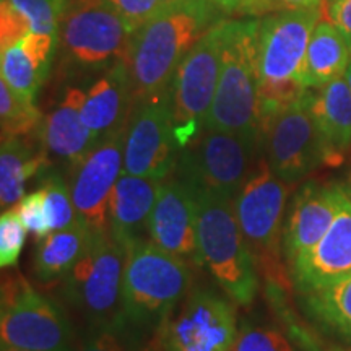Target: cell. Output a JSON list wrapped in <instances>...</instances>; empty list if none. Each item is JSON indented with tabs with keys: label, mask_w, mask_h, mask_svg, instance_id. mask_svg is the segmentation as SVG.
I'll return each instance as SVG.
<instances>
[{
	"label": "cell",
	"mask_w": 351,
	"mask_h": 351,
	"mask_svg": "<svg viewBox=\"0 0 351 351\" xmlns=\"http://www.w3.org/2000/svg\"><path fill=\"white\" fill-rule=\"evenodd\" d=\"M225 15L212 0H179L138 26L125 57L135 103L168 91L187 52Z\"/></svg>",
	"instance_id": "6da1fadb"
},
{
	"label": "cell",
	"mask_w": 351,
	"mask_h": 351,
	"mask_svg": "<svg viewBox=\"0 0 351 351\" xmlns=\"http://www.w3.org/2000/svg\"><path fill=\"white\" fill-rule=\"evenodd\" d=\"M350 62L351 38L332 21L320 20L306 52L304 85L307 90H319L345 77Z\"/></svg>",
	"instance_id": "cb8c5ba5"
},
{
	"label": "cell",
	"mask_w": 351,
	"mask_h": 351,
	"mask_svg": "<svg viewBox=\"0 0 351 351\" xmlns=\"http://www.w3.org/2000/svg\"><path fill=\"white\" fill-rule=\"evenodd\" d=\"M326 351H351V348H330V350H326Z\"/></svg>",
	"instance_id": "ee69618b"
},
{
	"label": "cell",
	"mask_w": 351,
	"mask_h": 351,
	"mask_svg": "<svg viewBox=\"0 0 351 351\" xmlns=\"http://www.w3.org/2000/svg\"><path fill=\"white\" fill-rule=\"evenodd\" d=\"M2 351H29V350H21V348H12V346H2Z\"/></svg>",
	"instance_id": "b9f144b4"
},
{
	"label": "cell",
	"mask_w": 351,
	"mask_h": 351,
	"mask_svg": "<svg viewBox=\"0 0 351 351\" xmlns=\"http://www.w3.org/2000/svg\"><path fill=\"white\" fill-rule=\"evenodd\" d=\"M158 351H161V350H160V348H158Z\"/></svg>",
	"instance_id": "f6af8a7d"
},
{
	"label": "cell",
	"mask_w": 351,
	"mask_h": 351,
	"mask_svg": "<svg viewBox=\"0 0 351 351\" xmlns=\"http://www.w3.org/2000/svg\"><path fill=\"white\" fill-rule=\"evenodd\" d=\"M0 340L2 346L29 351L78 348L65 311L36 291L20 271H8L2 278Z\"/></svg>",
	"instance_id": "ba28073f"
},
{
	"label": "cell",
	"mask_w": 351,
	"mask_h": 351,
	"mask_svg": "<svg viewBox=\"0 0 351 351\" xmlns=\"http://www.w3.org/2000/svg\"><path fill=\"white\" fill-rule=\"evenodd\" d=\"M261 20H230L221 72L204 129L261 137L257 38Z\"/></svg>",
	"instance_id": "5b68a950"
},
{
	"label": "cell",
	"mask_w": 351,
	"mask_h": 351,
	"mask_svg": "<svg viewBox=\"0 0 351 351\" xmlns=\"http://www.w3.org/2000/svg\"><path fill=\"white\" fill-rule=\"evenodd\" d=\"M288 186L271 171L267 158L261 155L234 197V212L249 247L261 265L269 263L276 271L280 270L276 262L283 239Z\"/></svg>",
	"instance_id": "4fadbf2b"
},
{
	"label": "cell",
	"mask_w": 351,
	"mask_h": 351,
	"mask_svg": "<svg viewBox=\"0 0 351 351\" xmlns=\"http://www.w3.org/2000/svg\"><path fill=\"white\" fill-rule=\"evenodd\" d=\"M171 88L135 103L124 137V173L165 181L179 160Z\"/></svg>",
	"instance_id": "5bb4252c"
},
{
	"label": "cell",
	"mask_w": 351,
	"mask_h": 351,
	"mask_svg": "<svg viewBox=\"0 0 351 351\" xmlns=\"http://www.w3.org/2000/svg\"><path fill=\"white\" fill-rule=\"evenodd\" d=\"M194 274L187 261L140 241L127 249L122 280V313L130 328H160L171 311L189 295Z\"/></svg>",
	"instance_id": "3957f363"
},
{
	"label": "cell",
	"mask_w": 351,
	"mask_h": 351,
	"mask_svg": "<svg viewBox=\"0 0 351 351\" xmlns=\"http://www.w3.org/2000/svg\"><path fill=\"white\" fill-rule=\"evenodd\" d=\"M226 15H262V0H212Z\"/></svg>",
	"instance_id": "74e56055"
},
{
	"label": "cell",
	"mask_w": 351,
	"mask_h": 351,
	"mask_svg": "<svg viewBox=\"0 0 351 351\" xmlns=\"http://www.w3.org/2000/svg\"><path fill=\"white\" fill-rule=\"evenodd\" d=\"M134 32L104 0H67L57 41L75 67L106 70L125 60Z\"/></svg>",
	"instance_id": "9c48e42d"
},
{
	"label": "cell",
	"mask_w": 351,
	"mask_h": 351,
	"mask_svg": "<svg viewBox=\"0 0 351 351\" xmlns=\"http://www.w3.org/2000/svg\"><path fill=\"white\" fill-rule=\"evenodd\" d=\"M346 197L343 186L309 181L293 197L283 223V254L291 263L324 238Z\"/></svg>",
	"instance_id": "e0dca14e"
},
{
	"label": "cell",
	"mask_w": 351,
	"mask_h": 351,
	"mask_svg": "<svg viewBox=\"0 0 351 351\" xmlns=\"http://www.w3.org/2000/svg\"><path fill=\"white\" fill-rule=\"evenodd\" d=\"M125 129L99 140L93 150L70 169V192L78 219L95 232L109 231V202L124 171Z\"/></svg>",
	"instance_id": "9a60e30c"
},
{
	"label": "cell",
	"mask_w": 351,
	"mask_h": 351,
	"mask_svg": "<svg viewBox=\"0 0 351 351\" xmlns=\"http://www.w3.org/2000/svg\"><path fill=\"white\" fill-rule=\"evenodd\" d=\"M228 23L230 20L225 19L205 32L184 57L174 75L171 101L176 138L181 150L204 129L212 108L228 39Z\"/></svg>",
	"instance_id": "30bf717a"
},
{
	"label": "cell",
	"mask_w": 351,
	"mask_h": 351,
	"mask_svg": "<svg viewBox=\"0 0 351 351\" xmlns=\"http://www.w3.org/2000/svg\"><path fill=\"white\" fill-rule=\"evenodd\" d=\"M26 228L15 208L3 210L0 217V267L12 269L19 262L26 239Z\"/></svg>",
	"instance_id": "4dcf8cb0"
},
{
	"label": "cell",
	"mask_w": 351,
	"mask_h": 351,
	"mask_svg": "<svg viewBox=\"0 0 351 351\" xmlns=\"http://www.w3.org/2000/svg\"><path fill=\"white\" fill-rule=\"evenodd\" d=\"M104 2L119 13L134 29L150 20L165 5L160 0H104Z\"/></svg>",
	"instance_id": "d590c367"
},
{
	"label": "cell",
	"mask_w": 351,
	"mask_h": 351,
	"mask_svg": "<svg viewBox=\"0 0 351 351\" xmlns=\"http://www.w3.org/2000/svg\"><path fill=\"white\" fill-rule=\"evenodd\" d=\"M343 189H345L346 195H348L350 200H351V171H350V174L346 176V181H345V184H343Z\"/></svg>",
	"instance_id": "ab89813d"
},
{
	"label": "cell",
	"mask_w": 351,
	"mask_h": 351,
	"mask_svg": "<svg viewBox=\"0 0 351 351\" xmlns=\"http://www.w3.org/2000/svg\"><path fill=\"white\" fill-rule=\"evenodd\" d=\"M46 192L41 187L32 194L23 195L15 204V210L19 212L21 221L26 230L36 238V241H43L52 231L49 217L46 210Z\"/></svg>",
	"instance_id": "836d02e7"
},
{
	"label": "cell",
	"mask_w": 351,
	"mask_h": 351,
	"mask_svg": "<svg viewBox=\"0 0 351 351\" xmlns=\"http://www.w3.org/2000/svg\"><path fill=\"white\" fill-rule=\"evenodd\" d=\"M57 36L29 33L0 54L2 80L20 95L34 103L38 91L49 72Z\"/></svg>",
	"instance_id": "603a6c76"
},
{
	"label": "cell",
	"mask_w": 351,
	"mask_h": 351,
	"mask_svg": "<svg viewBox=\"0 0 351 351\" xmlns=\"http://www.w3.org/2000/svg\"><path fill=\"white\" fill-rule=\"evenodd\" d=\"M324 0H262V13H274L282 10H298L322 5Z\"/></svg>",
	"instance_id": "f35d334b"
},
{
	"label": "cell",
	"mask_w": 351,
	"mask_h": 351,
	"mask_svg": "<svg viewBox=\"0 0 351 351\" xmlns=\"http://www.w3.org/2000/svg\"><path fill=\"white\" fill-rule=\"evenodd\" d=\"M197 200L199 265L207 267L232 301L251 306L258 291L257 258L241 231L234 200L207 194Z\"/></svg>",
	"instance_id": "277c9868"
},
{
	"label": "cell",
	"mask_w": 351,
	"mask_h": 351,
	"mask_svg": "<svg viewBox=\"0 0 351 351\" xmlns=\"http://www.w3.org/2000/svg\"><path fill=\"white\" fill-rule=\"evenodd\" d=\"M41 112L32 101L16 95L7 82L0 80V125L2 138L26 137L38 130L41 124Z\"/></svg>",
	"instance_id": "83f0119b"
},
{
	"label": "cell",
	"mask_w": 351,
	"mask_h": 351,
	"mask_svg": "<svg viewBox=\"0 0 351 351\" xmlns=\"http://www.w3.org/2000/svg\"><path fill=\"white\" fill-rule=\"evenodd\" d=\"M309 108L327 148L330 168L340 166L351 147V90L345 77L327 83L315 93L309 90Z\"/></svg>",
	"instance_id": "7402d4cb"
},
{
	"label": "cell",
	"mask_w": 351,
	"mask_h": 351,
	"mask_svg": "<svg viewBox=\"0 0 351 351\" xmlns=\"http://www.w3.org/2000/svg\"><path fill=\"white\" fill-rule=\"evenodd\" d=\"M161 3H165V5H168V3H174V2H179V0H160Z\"/></svg>",
	"instance_id": "7bdbcfd3"
},
{
	"label": "cell",
	"mask_w": 351,
	"mask_h": 351,
	"mask_svg": "<svg viewBox=\"0 0 351 351\" xmlns=\"http://www.w3.org/2000/svg\"><path fill=\"white\" fill-rule=\"evenodd\" d=\"M322 12L326 20L351 38V0H324Z\"/></svg>",
	"instance_id": "8d00e7d4"
},
{
	"label": "cell",
	"mask_w": 351,
	"mask_h": 351,
	"mask_svg": "<svg viewBox=\"0 0 351 351\" xmlns=\"http://www.w3.org/2000/svg\"><path fill=\"white\" fill-rule=\"evenodd\" d=\"M49 165V158L25 137L2 138L0 150V205L2 210L15 205L25 195V186L34 174Z\"/></svg>",
	"instance_id": "484cf974"
},
{
	"label": "cell",
	"mask_w": 351,
	"mask_h": 351,
	"mask_svg": "<svg viewBox=\"0 0 351 351\" xmlns=\"http://www.w3.org/2000/svg\"><path fill=\"white\" fill-rule=\"evenodd\" d=\"M127 251L109 231L91 234L85 254L62 280V295L91 328L124 326L122 280Z\"/></svg>",
	"instance_id": "8992f818"
},
{
	"label": "cell",
	"mask_w": 351,
	"mask_h": 351,
	"mask_svg": "<svg viewBox=\"0 0 351 351\" xmlns=\"http://www.w3.org/2000/svg\"><path fill=\"white\" fill-rule=\"evenodd\" d=\"M322 15V5H317L274 12L261 20L257 38L261 125L307 91L306 52Z\"/></svg>",
	"instance_id": "7a4b0ae2"
},
{
	"label": "cell",
	"mask_w": 351,
	"mask_h": 351,
	"mask_svg": "<svg viewBox=\"0 0 351 351\" xmlns=\"http://www.w3.org/2000/svg\"><path fill=\"white\" fill-rule=\"evenodd\" d=\"M258 147L256 135L202 129L179 153L176 173L197 195L234 200L256 166Z\"/></svg>",
	"instance_id": "52a82bcc"
},
{
	"label": "cell",
	"mask_w": 351,
	"mask_h": 351,
	"mask_svg": "<svg viewBox=\"0 0 351 351\" xmlns=\"http://www.w3.org/2000/svg\"><path fill=\"white\" fill-rule=\"evenodd\" d=\"M93 231L78 219L65 230L51 231L38 243L34 254V274L43 285H52L65 278L75 267L90 244Z\"/></svg>",
	"instance_id": "d4e9b609"
},
{
	"label": "cell",
	"mask_w": 351,
	"mask_h": 351,
	"mask_svg": "<svg viewBox=\"0 0 351 351\" xmlns=\"http://www.w3.org/2000/svg\"><path fill=\"white\" fill-rule=\"evenodd\" d=\"M302 295L307 314L320 327L351 343V276Z\"/></svg>",
	"instance_id": "4316f807"
},
{
	"label": "cell",
	"mask_w": 351,
	"mask_h": 351,
	"mask_svg": "<svg viewBox=\"0 0 351 351\" xmlns=\"http://www.w3.org/2000/svg\"><path fill=\"white\" fill-rule=\"evenodd\" d=\"M85 91L69 88L60 103L44 117L41 142L47 158H54L73 169L88 153L93 150V137L82 117Z\"/></svg>",
	"instance_id": "44dd1931"
},
{
	"label": "cell",
	"mask_w": 351,
	"mask_h": 351,
	"mask_svg": "<svg viewBox=\"0 0 351 351\" xmlns=\"http://www.w3.org/2000/svg\"><path fill=\"white\" fill-rule=\"evenodd\" d=\"M28 19L32 33L59 36V26L67 0H8Z\"/></svg>",
	"instance_id": "f546056e"
},
{
	"label": "cell",
	"mask_w": 351,
	"mask_h": 351,
	"mask_svg": "<svg viewBox=\"0 0 351 351\" xmlns=\"http://www.w3.org/2000/svg\"><path fill=\"white\" fill-rule=\"evenodd\" d=\"M345 80H346V83H348V86H350V90H351V62H350V65H348V69H346Z\"/></svg>",
	"instance_id": "60d3db41"
},
{
	"label": "cell",
	"mask_w": 351,
	"mask_h": 351,
	"mask_svg": "<svg viewBox=\"0 0 351 351\" xmlns=\"http://www.w3.org/2000/svg\"><path fill=\"white\" fill-rule=\"evenodd\" d=\"M199 200L194 189L181 178L165 179L153 208L148 236L158 247L199 263L197 245Z\"/></svg>",
	"instance_id": "2e32d148"
},
{
	"label": "cell",
	"mask_w": 351,
	"mask_h": 351,
	"mask_svg": "<svg viewBox=\"0 0 351 351\" xmlns=\"http://www.w3.org/2000/svg\"><path fill=\"white\" fill-rule=\"evenodd\" d=\"M261 147L274 173L295 184L320 166H330L309 108V90L261 125Z\"/></svg>",
	"instance_id": "7c38bea8"
},
{
	"label": "cell",
	"mask_w": 351,
	"mask_h": 351,
	"mask_svg": "<svg viewBox=\"0 0 351 351\" xmlns=\"http://www.w3.org/2000/svg\"><path fill=\"white\" fill-rule=\"evenodd\" d=\"M129 328L130 327L127 324L114 327L90 328V333H88L85 341L78 345L77 351H143L138 348V343L130 335Z\"/></svg>",
	"instance_id": "1f68e13d"
},
{
	"label": "cell",
	"mask_w": 351,
	"mask_h": 351,
	"mask_svg": "<svg viewBox=\"0 0 351 351\" xmlns=\"http://www.w3.org/2000/svg\"><path fill=\"white\" fill-rule=\"evenodd\" d=\"M236 311L212 289L192 288L158 328L161 351H232L238 339Z\"/></svg>",
	"instance_id": "8fae6325"
},
{
	"label": "cell",
	"mask_w": 351,
	"mask_h": 351,
	"mask_svg": "<svg viewBox=\"0 0 351 351\" xmlns=\"http://www.w3.org/2000/svg\"><path fill=\"white\" fill-rule=\"evenodd\" d=\"M135 108L134 86L125 60L114 64L85 91L82 117L96 142L125 129Z\"/></svg>",
	"instance_id": "d6986e66"
},
{
	"label": "cell",
	"mask_w": 351,
	"mask_h": 351,
	"mask_svg": "<svg viewBox=\"0 0 351 351\" xmlns=\"http://www.w3.org/2000/svg\"><path fill=\"white\" fill-rule=\"evenodd\" d=\"M163 181L122 171L109 202V232L122 247L150 239L148 223Z\"/></svg>",
	"instance_id": "ffe728a7"
},
{
	"label": "cell",
	"mask_w": 351,
	"mask_h": 351,
	"mask_svg": "<svg viewBox=\"0 0 351 351\" xmlns=\"http://www.w3.org/2000/svg\"><path fill=\"white\" fill-rule=\"evenodd\" d=\"M32 33V25L8 0L0 2V49H7Z\"/></svg>",
	"instance_id": "e575fe53"
},
{
	"label": "cell",
	"mask_w": 351,
	"mask_h": 351,
	"mask_svg": "<svg viewBox=\"0 0 351 351\" xmlns=\"http://www.w3.org/2000/svg\"><path fill=\"white\" fill-rule=\"evenodd\" d=\"M232 351H296L282 332L271 327L244 326Z\"/></svg>",
	"instance_id": "d6a6232c"
},
{
	"label": "cell",
	"mask_w": 351,
	"mask_h": 351,
	"mask_svg": "<svg viewBox=\"0 0 351 351\" xmlns=\"http://www.w3.org/2000/svg\"><path fill=\"white\" fill-rule=\"evenodd\" d=\"M43 189L46 192V210L49 217L51 230H65L78 221L75 204H73L70 186H67L62 174L57 171H44Z\"/></svg>",
	"instance_id": "f1b7e54d"
},
{
	"label": "cell",
	"mask_w": 351,
	"mask_h": 351,
	"mask_svg": "<svg viewBox=\"0 0 351 351\" xmlns=\"http://www.w3.org/2000/svg\"><path fill=\"white\" fill-rule=\"evenodd\" d=\"M301 293L313 291L351 276V200L346 195L324 238L289 263Z\"/></svg>",
	"instance_id": "ac0fdd59"
}]
</instances>
